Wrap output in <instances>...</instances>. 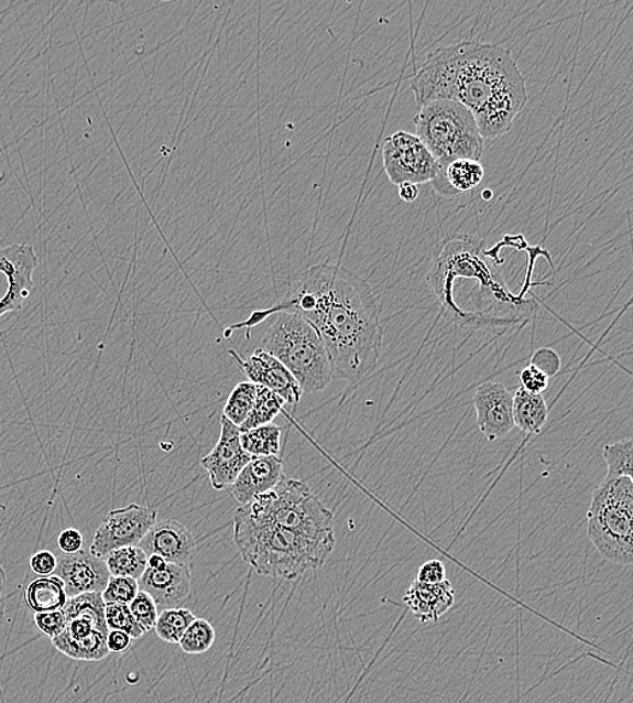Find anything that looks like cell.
<instances>
[{
  "mask_svg": "<svg viewBox=\"0 0 633 703\" xmlns=\"http://www.w3.org/2000/svg\"><path fill=\"white\" fill-rule=\"evenodd\" d=\"M241 444V429L222 417L217 445L206 457L201 466L207 471L208 478L215 490H225L234 484L238 475L252 461Z\"/></svg>",
  "mask_w": 633,
  "mask_h": 703,
  "instance_id": "12",
  "label": "cell"
},
{
  "mask_svg": "<svg viewBox=\"0 0 633 703\" xmlns=\"http://www.w3.org/2000/svg\"><path fill=\"white\" fill-rule=\"evenodd\" d=\"M39 266L35 250L28 244L0 249V273L8 278V291L4 296L17 310L22 309L23 301L32 294L34 288L33 273Z\"/></svg>",
  "mask_w": 633,
  "mask_h": 703,
  "instance_id": "18",
  "label": "cell"
},
{
  "mask_svg": "<svg viewBox=\"0 0 633 703\" xmlns=\"http://www.w3.org/2000/svg\"><path fill=\"white\" fill-rule=\"evenodd\" d=\"M259 349L276 357L294 375L303 394L325 390L334 379L330 356L315 327L294 313H276Z\"/></svg>",
  "mask_w": 633,
  "mask_h": 703,
  "instance_id": "5",
  "label": "cell"
},
{
  "mask_svg": "<svg viewBox=\"0 0 633 703\" xmlns=\"http://www.w3.org/2000/svg\"><path fill=\"white\" fill-rule=\"evenodd\" d=\"M416 105L451 100L473 115L483 140L510 132L528 94L525 77L505 47L465 41L428 56L412 79Z\"/></svg>",
  "mask_w": 633,
  "mask_h": 703,
  "instance_id": "2",
  "label": "cell"
},
{
  "mask_svg": "<svg viewBox=\"0 0 633 703\" xmlns=\"http://www.w3.org/2000/svg\"><path fill=\"white\" fill-rule=\"evenodd\" d=\"M416 581L427 583V585H438V583L446 581V567L445 564L438 559L428 560L424 563L415 577Z\"/></svg>",
  "mask_w": 633,
  "mask_h": 703,
  "instance_id": "37",
  "label": "cell"
},
{
  "mask_svg": "<svg viewBox=\"0 0 633 703\" xmlns=\"http://www.w3.org/2000/svg\"><path fill=\"white\" fill-rule=\"evenodd\" d=\"M110 576L133 577L139 581L148 569L146 553L140 547H124L105 558Z\"/></svg>",
  "mask_w": 633,
  "mask_h": 703,
  "instance_id": "25",
  "label": "cell"
},
{
  "mask_svg": "<svg viewBox=\"0 0 633 703\" xmlns=\"http://www.w3.org/2000/svg\"><path fill=\"white\" fill-rule=\"evenodd\" d=\"M301 315L319 333L330 356L334 378L358 383L379 366L382 327L378 300L367 280L348 268L319 264L298 275L276 305L255 310L230 325L225 337L259 326L276 313Z\"/></svg>",
  "mask_w": 633,
  "mask_h": 703,
  "instance_id": "1",
  "label": "cell"
},
{
  "mask_svg": "<svg viewBox=\"0 0 633 703\" xmlns=\"http://www.w3.org/2000/svg\"><path fill=\"white\" fill-rule=\"evenodd\" d=\"M64 583L68 598L89 593H101L109 583L110 572L105 559L89 551H79L57 558L55 574Z\"/></svg>",
  "mask_w": 633,
  "mask_h": 703,
  "instance_id": "14",
  "label": "cell"
},
{
  "mask_svg": "<svg viewBox=\"0 0 633 703\" xmlns=\"http://www.w3.org/2000/svg\"><path fill=\"white\" fill-rule=\"evenodd\" d=\"M139 547L148 558L157 555L166 563L187 565V567L197 553L194 534L176 520L155 522Z\"/></svg>",
  "mask_w": 633,
  "mask_h": 703,
  "instance_id": "16",
  "label": "cell"
},
{
  "mask_svg": "<svg viewBox=\"0 0 633 703\" xmlns=\"http://www.w3.org/2000/svg\"><path fill=\"white\" fill-rule=\"evenodd\" d=\"M229 354L238 363L243 374L247 375L249 381L273 391L274 394L282 397L285 403L295 404L301 402L303 397L301 386H298L294 375L276 357L259 348L247 360H242L236 350H230Z\"/></svg>",
  "mask_w": 633,
  "mask_h": 703,
  "instance_id": "15",
  "label": "cell"
},
{
  "mask_svg": "<svg viewBox=\"0 0 633 703\" xmlns=\"http://www.w3.org/2000/svg\"><path fill=\"white\" fill-rule=\"evenodd\" d=\"M13 312H18L17 307L8 300V298L3 296L2 300H0V317Z\"/></svg>",
  "mask_w": 633,
  "mask_h": 703,
  "instance_id": "43",
  "label": "cell"
},
{
  "mask_svg": "<svg viewBox=\"0 0 633 703\" xmlns=\"http://www.w3.org/2000/svg\"><path fill=\"white\" fill-rule=\"evenodd\" d=\"M140 592H145L157 607H182L190 593V571L187 565L166 563L163 569H146L139 580Z\"/></svg>",
  "mask_w": 633,
  "mask_h": 703,
  "instance_id": "17",
  "label": "cell"
},
{
  "mask_svg": "<svg viewBox=\"0 0 633 703\" xmlns=\"http://www.w3.org/2000/svg\"><path fill=\"white\" fill-rule=\"evenodd\" d=\"M215 639H217V634H215L211 623L205 618L196 617L195 621L185 630L178 646L185 653L201 655L210 651Z\"/></svg>",
  "mask_w": 633,
  "mask_h": 703,
  "instance_id": "30",
  "label": "cell"
},
{
  "mask_svg": "<svg viewBox=\"0 0 633 703\" xmlns=\"http://www.w3.org/2000/svg\"><path fill=\"white\" fill-rule=\"evenodd\" d=\"M633 482L605 479L597 487L588 510V536L609 562H633Z\"/></svg>",
  "mask_w": 633,
  "mask_h": 703,
  "instance_id": "7",
  "label": "cell"
},
{
  "mask_svg": "<svg viewBox=\"0 0 633 703\" xmlns=\"http://www.w3.org/2000/svg\"><path fill=\"white\" fill-rule=\"evenodd\" d=\"M241 508L249 516L307 538L336 540L331 511L302 480L284 478L273 490Z\"/></svg>",
  "mask_w": 633,
  "mask_h": 703,
  "instance_id": "8",
  "label": "cell"
},
{
  "mask_svg": "<svg viewBox=\"0 0 633 703\" xmlns=\"http://www.w3.org/2000/svg\"><path fill=\"white\" fill-rule=\"evenodd\" d=\"M548 408L543 396L530 394L522 387L513 394V422L522 432L539 434L546 426Z\"/></svg>",
  "mask_w": 633,
  "mask_h": 703,
  "instance_id": "22",
  "label": "cell"
},
{
  "mask_svg": "<svg viewBox=\"0 0 633 703\" xmlns=\"http://www.w3.org/2000/svg\"><path fill=\"white\" fill-rule=\"evenodd\" d=\"M257 397V385L252 381H242L231 391L225 404L223 415L232 424L241 426L253 409Z\"/></svg>",
  "mask_w": 633,
  "mask_h": 703,
  "instance_id": "29",
  "label": "cell"
},
{
  "mask_svg": "<svg viewBox=\"0 0 633 703\" xmlns=\"http://www.w3.org/2000/svg\"><path fill=\"white\" fill-rule=\"evenodd\" d=\"M234 542L257 574L284 581L320 569L336 545V540L307 538L249 516L242 508L234 516Z\"/></svg>",
  "mask_w": 633,
  "mask_h": 703,
  "instance_id": "3",
  "label": "cell"
},
{
  "mask_svg": "<svg viewBox=\"0 0 633 703\" xmlns=\"http://www.w3.org/2000/svg\"><path fill=\"white\" fill-rule=\"evenodd\" d=\"M105 617L107 627H109L110 630L124 631V634L129 635L133 640H140L146 635V631L135 621L127 605H106Z\"/></svg>",
  "mask_w": 633,
  "mask_h": 703,
  "instance_id": "31",
  "label": "cell"
},
{
  "mask_svg": "<svg viewBox=\"0 0 633 703\" xmlns=\"http://www.w3.org/2000/svg\"><path fill=\"white\" fill-rule=\"evenodd\" d=\"M285 478L284 462L279 456H253L227 490L241 506L273 490Z\"/></svg>",
  "mask_w": 633,
  "mask_h": 703,
  "instance_id": "19",
  "label": "cell"
},
{
  "mask_svg": "<svg viewBox=\"0 0 633 703\" xmlns=\"http://www.w3.org/2000/svg\"><path fill=\"white\" fill-rule=\"evenodd\" d=\"M519 379H521L522 389L530 394L543 396V392L548 389V378L533 366L523 368Z\"/></svg>",
  "mask_w": 633,
  "mask_h": 703,
  "instance_id": "36",
  "label": "cell"
},
{
  "mask_svg": "<svg viewBox=\"0 0 633 703\" xmlns=\"http://www.w3.org/2000/svg\"><path fill=\"white\" fill-rule=\"evenodd\" d=\"M382 160L388 177L397 187L404 183L417 186L433 182L439 172L438 163L419 137L408 132H397L388 137L382 148Z\"/></svg>",
  "mask_w": 633,
  "mask_h": 703,
  "instance_id": "10",
  "label": "cell"
},
{
  "mask_svg": "<svg viewBox=\"0 0 633 703\" xmlns=\"http://www.w3.org/2000/svg\"><path fill=\"white\" fill-rule=\"evenodd\" d=\"M105 601L100 593L68 598L62 612L65 625L62 634L52 640L58 652L74 660L100 661L109 657L105 617Z\"/></svg>",
  "mask_w": 633,
  "mask_h": 703,
  "instance_id": "9",
  "label": "cell"
},
{
  "mask_svg": "<svg viewBox=\"0 0 633 703\" xmlns=\"http://www.w3.org/2000/svg\"><path fill=\"white\" fill-rule=\"evenodd\" d=\"M129 609L135 621L140 624V627L145 630L146 634L154 629L159 618V607L155 605L151 595L145 592H140L129 605Z\"/></svg>",
  "mask_w": 633,
  "mask_h": 703,
  "instance_id": "33",
  "label": "cell"
},
{
  "mask_svg": "<svg viewBox=\"0 0 633 703\" xmlns=\"http://www.w3.org/2000/svg\"><path fill=\"white\" fill-rule=\"evenodd\" d=\"M195 618L194 613L185 607L165 609L160 613L157 623H155V634L170 645H178L185 630L195 621Z\"/></svg>",
  "mask_w": 633,
  "mask_h": 703,
  "instance_id": "27",
  "label": "cell"
},
{
  "mask_svg": "<svg viewBox=\"0 0 633 703\" xmlns=\"http://www.w3.org/2000/svg\"><path fill=\"white\" fill-rule=\"evenodd\" d=\"M473 404L477 425L488 441H498L511 433L513 422V394L504 385L488 381L477 389Z\"/></svg>",
  "mask_w": 633,
  "mask_h": 703,
  "instance_id": "13",
  "label": "cell"
},
{
  "mask_svg": "<svg viewBox=\"0 0 633 703\" xmlns=\"http://www.w3.org/2000/svg\"><path fill=\"white\" fill-rule=\"evenodd\" d=\"M57 544L65 555H70V553H76L83 550L85 539H83L80 530L69 528L59 533Z\"/></svg>",
  "mask_w": 633,
  "mask_h": 703,
  "instance_id": "39",
  "label": "cell"
},
{
  "mask_svg": "<svg viewBox=\"0 0 633 703\" xmlns=\"http://www.w3.org/2000/svg\"><path fill=\"white\" fill-rule=\"evenodd\" d=\"M633 440L623 439L609 443L602 450V457L607 463V479H632Z\"/></svg>",
  "mask_w": 633,
  "mask_h": 703,
  "instance_id": "28",
  "label": "cell"
},
{
  "mask_svg": "<svg viewBox=\"0 0 633 703\" xmlns=\"http://www.w3.org/2000/svg\"><path fill=\"white\" fill-rule=\"evenodd\" d=\"M283 429L276 424H266L241 432L242 448L250 456H277L282 450Z\"/></svg>",
  "mask_w": 633,
  "mask_h": 703,
  "instance_id": "24",
  "label": "cell"
},
{
  "mask_svg": "<svg viewBox=\"0 0 633 703\" xmlns=\"http://www.w3.org/2000/svg\"><path fill=\"white\" fill-rule=\"evenodd\" d=\"M34 623L51 640L62 634L65 618L62 610L35 613Z\"/></svg>",
  "mask_w": 633,
  "mask_h": 703,
  "instance_id": "35",
  "label": "cell"
},
{
  "mask_svg": "<svg viewBox=\"0 0 633 703\" xmlns=\"http://www.w3.org/2000/svg\"><path fill=\"white\" fill-rule=\"evenodd\" d=\"M485 177V170L474 160H457L434 179L433 187L445 198H458L480 186Z\"/></svg>",
  "mask_w": 633,
  "mask_h": 703,
  "instance_id": "21",
  "label": "cell"
},
{
  "mask_svg": "<svg viewBox=\"0 0 633 703\" xmlns=\"http://www.w3.org/2000/svg\"><path fill=\"white\" fill-rule=\"evenodd\" d=\"M285 401L265 387L257 386V397L252 411L240 426L241 432L250 431L262 425L272 424L282 413Z\"/></svg>",
  "mask_w": 633,
  "mask_h": 703,
  "instance_id": "26",
  "label": "cell"
},
{
  "mask_svg": "<svg viewBox=\"0 0 633 703\" xmlns=\"http://www.w3.org/2000/svg\"><path fill=\"white\" fill-rule=\"evenodd\" d=\"M157 522V511L151 506L131 504L111 510L95 533L89 552L100 559L124 547H139L149 529Z\"/></svg>",
  "mask_w": 633,
  "mask_h": 703,
  "instance_id": "11",
  "label": "cell"
},
{
  "mask_svg": "<svg viewBox=\"0 0 633 703\" xmlns=\"http://www.w3.org/2000/svg\"><path fill=\"white\" fill-rule=\"evenodd\" d=\"M404 602L421 623H437L454 606L456 593L447 580L438 585L415 580L405 592Z\"/></svg>",
  "mask_w": 633,
  "mask_h": 703,
  "instance_id": "20",
  "label": "cell"
},
{
  "mask_svg": "<svg viewBox=\"0 0 633 703\" xmlns=\"http://www.w3.org/2000/svg\"><path fill=\"white\" fill-rule=\"evenodd\" d=\"M139 593V581L133 580V577L110 576L109 583L100 594L106 605L129 606Z\"/></svg>",
  "mask_w": 633,
  "mask_h": 703,
  "instance_id": "32",
  "label": "cell"
},
{
  "mask_svg": "<svg viewBox=\"0 0 633 703\" xmlns=\"http://www.w3.org/2000/svg\"><path fill=\"white\" fill-rule=\"evenodd\" d=\"M6 583H8V576L3 565L0 564V628L3 627L6 619V604H8L9 595L6 594Z\"/></svg>",
  "mask_w": 633,
  "mask_h": 703,
  "instance_id": "41",
  "label": "cell"
},
{
  "mask_svg": "<svg viewBox=\"0 0 633 703\" xmlns=\"http://www.w3.org/2000/svg\"><path fill=\"white\" fill-rule=\"evenodd\" d=\"M29 609L34 613L62 610L67 604L64 583L56 575L39 576L29 583L25 592Z\"/></svg>",
  "mask_w": 633,
  "mask_h": 703,
  "instance_id": "23",
  "label": "cell"
},
{
  "mask_svg": "<svg viewBox=\"0 0 633 703\" xmlns=\"http://www.w3.org/2000/svg\"><path fill=\"white\" fill-rule=\"evenodd\" d=\"M399 196L405 204H414L419 198V188H417L416 184L404 183L399 186Z\"/></svg>",
  "mask_w": 633,
  "mask_h": 703,
  "instance_id": "42",
  "label": "cell"
},
{
  "mask_svg": "<svg viewBox=\"0 0 633 703\" xmlns=\"http://www.w3.org/2000/svg\"><path fill=\"white\" fill-rule=\"evenodd\" d=\"M57 558L51 551H40L30 559V569L39 576L55 574Z\"/></svg>",
  "mask_w": 633,
  "mask_h": 703,
  "instance_id": "38",
  "label": "cell"
},
{
  "mask_svg": "<svg viewBox=\"0 0 633 703\" xmlns=\"http://www.w3.org/2000/svg\"><path fill=\"white\" fill-rule=\"evenodd\" d=\"M429 288L437 296L441 314L451 323L459 326H469L468 315L461 312L454 302L452 283L454 280H470L476 283L489 305H491L495 317L506 325V321L500 317V309L504 313L519 314V310L525 309L524 302L511 293L506 288L505 280L499 272H494L483 259V242L476 237H457L445 244L438 259L429 271Z\"/></svg>",
  "mask_w": 633,
  "mask_h": 703,
  "instance_id": "4",
  "label": "cell"
},
{
  "mask_svg": "<svg viewBox=\"0 0 633 703\" xmlns=\"http://www.w3.org/2000/svg\"><path fill=\"white\" fill-rule=\"evenodd\" d=\"M530 366L539 369L549 379L558 375L560 367H563V361H560L559 355L553 348L542 347L531 357Z\"/></svg>",
  "mask_w": 633,
  "mask_h": 703,
  "instance_id": "34",
  "label": "cell"
},
{
  "mask_svg": "<svg viewBox=\"0 0 633 703\" xmlns=\"http://www.w3.org/2000/svg\"><path fill=\"white\" fill-rule=\"evenodd\" d=\"M419 109L414 117L416 136L433 154L439 172L457 160L480 162L485 140L465 106L451 100H434Z\"/></svg>",
  "mask_w": 633,
  "mask_h": 703,
  "instance_id": "6",
  "label": "cell"
},
{
  "mask_svg": "<svg viewBox=\"0 0 633 703\" xmlns=\"http://www.w3.org/2000/svg\"><path fill=\"white\" fill-rule=\"evenodd\" d=\"M133 645V639L124 631L121 630H110L109 636H107V647H109V651L116 653L127 652L128 649Z\"/></svg>",
  "mask_w": 633,
  "mask_h": 703,
  "instance_id": "40",
  "label": "cell"
}]
</instances>
